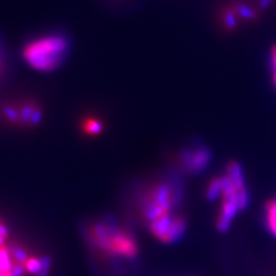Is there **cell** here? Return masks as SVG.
I'll return each instance as SVG.
<instances>
[{"label":"cell","instance_id":"cell-4","mask_svg":"<svg viewBox=\"0 0 276 276\" xmlns=\"http://www.w3.org/2000/svg\"><path fill=\"white\" fill-rule=\"evenodd\" d=\"M67 50L68 42L64 36L47 35L29 42L22 51V57L35 70L50 72L63 65Z\"/></svg>","mask_w":276,"mask_h":276},{"label":"cell","instance_id":"cell-8","mask_svg":"<svg viewBox=\"0 0 276 276\" xmlns=\"http://www.w3.org/2000/svg\"><path fill=\"white\" fill-rule=\"evenodd\" d=\"M17 123L22 126H36L42 118V110L35 101H25L16 106Z\"/></svg>","mask_w":276,"mask_h":276},{"label":"cell","instance_id":"cell-10","mask_svg":"<svg viewBox=\"0 0 276 276\" xmlns=\"http://www.w3.org/2000/svg\"><path fill=\"white\" fill-rule=\"evenodd\" d=\"M220 25L222 28V30L226 32H234L235 30H237V28L241 25V20L236 14L235 9L232 8L231 3H228V5L223 6L220 10Z\"/></svg>","mask_w":276,"mask_h":276},{"label":"cell","instance_id":"cell-6","mask_svg":"<svg viewBox=\"0 0 276 276\" xmlns=\"http://www.w3.org/2000/svg\"><path fill=\"white\" fill-rule=\"evenodd\" d=\"M29 256L20 245L6 243L0 246V276H24V261Z\"/></svg>","mask_w":276,"mask_h":276},{"label":"cell","instance_id":"cell-13","mask_svg":"<svg viewBox=\"0 0 276 276\" xmlns=\"http://www.w3.org/2000/svg\"><path fill=\"white\" fill-rule=\"evenodd\" d=\"M223 191V176L222 177H214L209 181L206 189V196L208 201H215L221 197Z\"/></svg>","mask_w":276,"mask_h":276},{"label":"cell","instance_id":"cell-3","mask_svg":"<svg viewBox=\"0 0 276 276\" xmlns=\"http://www.w3.org/2000/svg\"><path fill=\"white\" fill-rule=\"evenodd\" d=\"M183 190L176 180L161 181L152 185L140 198L141 215L148 223L175 214L182 202Z\"/></svg>","mask_w":276,"mask_h":276},{"label":"cell","instance_id":"cell-1","mask_svg":"<svg viewBox=\"0 0 276 276\" xmlns=\"http://www.w3.org/2000/svg\"><path fill=\"white\" fill-rule=\"evenodd\" d=\"M88 241L94 250L111 259H135L138 254L135 236L110 221L91 224L88 228Z\"/></svg>","mask_w":276,"mask_h":276},{"label":"cell","instance_id":"cell-14","mask_svg":"<svg viewBox=\"0 0 276 276\" xmlns=\"http://www.w3.org/2000/svg\"><path fill=\"white\" fill-rule=\"evenodd\" d=\"M270 60H271L272 70H273V83L276 88V44L272 46L271 53H270Z\"/></svg>","mask_w":276,"mask_h":276},{"label":"cell","instance_id":"cell-5","mask_svg":"<svg viewBox=\"0 0 276 276\" xmlns=\"http://www.w3.org/2000/svg\"><path fill=\"white\" fill-rule=\"evenodd\" d=\"M152 235L165 244H172L182 239L187 230V221L181 214L162 217L148 223Z\"/></svg>","mask_w":276,"mask_h":276},{"label":"cell","instance_id":"cell-12","mask_svg":"<svg viewBox=\"0 0 276 276\" xmlns=\"http://www.w3.org/2000/svg\"><path fill=\"white\" fill-rule=\"evenodd\" d=\"M266 223L271 234L276 237V198L266 203Z\"/></svg>","mask_w":276,"mask_h":276},{"label":"cell","instance_id":"cell-7","mask_svg":"<svg viewBox=\"0 0 276 276\" xmlns=\"http://www.w3.org/2000/svg\"><path fill=\"white\" fill-rule=\"evenodd\" d=\"M212 153L209 148L203 145H196L194 147H187L180 154V165L185 173L197 175L208 167Z\"/></svg>","mask_w":276,"mask_h":276},{"label":"cell","instance_id":"cell-15","mask_svg":"<svg viewBox=\"0 0 276 276\" xmlns=\"http://www.w3.org/2000/svg\"><path fill=\"white\" fill-rule=\"evenodd\" d=\"M9 237V232L8 229H7L6 224L2 222L1 220H0V246L1 245H5L7 239Z\"/></svg>","mask_w":276,"mask_h":276},{"label":"cell","instance_id":"cell-2","mask_svg":"<svg viewBox=\"0 0 276 276\" xmlns=\"http://www.w3.org/2000/svg\"><path fill=\"white\" fill-rule=\"evenodd\" d=\"M220 212L216 216V229L220 232L229 230L232 220L239 210L249 206L250 196L246 189L244 170L241 163L230 161L223 176V191L221 195Z\"/></svg>","mask_w":276,"mask_h":276},{"label":"cell","instance_id":"cell-16","mask_svg":"<svg viewBox=\"0 0 276 276\" xmlns=\"http://www.w3.org/2000/svg\"><path fill=\"white\" fill-rule=\"evenodd\" d=\"M274 0H259V1H258V8H259L260 10L267 9L268 7L272 5V2Z\"/></svg>","mask_w":276,"mask_h":276},{"label":"cell","instance_id":"cell-11","mask_svg":"<svg viewBox=\"0 0 276 276\" xmlns=\"http://www.w3.org/2000/svg\"><path fill=\"white\" fill-rule=\"evenodd\" d=\"M81 129L83 130V133H84L86 136L93 137V136H98L101 132H103L104 125L99 119L94 118V116H88V118L83 119Z\"/></svg>","mask_w":276,"mask_h":276},{"label":"cell","instance_id":"cell-17","mask_svg":"<svg viewBox=\"0 0 276 276\" xmlns=\"http://www.w3.org/2000/svg\"><path fill=\"white\" fill-rule=\"evenodd\" d=\"M2 68H3V61H2L1 54H0V74H1V72H2Z\"/></svg>","mask_w":276,"mask_h":276},{"label":"cell","instance_id":"cell-9","mask_svg":"<svg viewBox=\"0 0 276 276\" xmlns=\"http://www.w3.org/2000/svg\"><path fill=\"white\" fill-rule=\"evenodd\" d=\"M230 3L242 23L256 22V21H258V19L260 17V14H259L260 9L249 5V3H246L245 1L236 0V1H231Z\"/></svg>","mask_w":276,"mask_h":276}]
</instances>
